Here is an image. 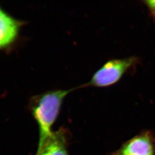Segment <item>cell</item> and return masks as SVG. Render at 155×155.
Here are the masks:
<instances>
[{"instance_id": "cell-1", "label": "cell", "mask_w": 155, "mask_h": 155, "mask_svg": "<svg viewBox=\"0 0 155 155\" xmlns=\"http://www.w3.org/2000/svg\"><path fill=\"white\" fill-rule=\"evenodd\" d=\"M75 89L55 90L32 97L29 110L38 125L40 147L53 133L52 127L59 114L65 98Z\"/></svg>"}, {"instance_id": "cell-4", "label": "cell", "mask_w": 155, "mask_h": 155, "mask_svg": "<svg viewBox=\"0 0 155 155\" xmlns=\"http://www.w3.org/2000/svg\"><path fill=\"white\" fill-rule=\"evenodd\" d=\"M155 146L150 132H144L127 141L116 152L117 155H154Z\"/></svg>"}, {"instance_id": "cell-3", "label": "cell", "mask_w": 155, "mask_h": 155, "mask_svg": "<svg viewBox=\"0 0 155 155\" xmlns=\"http://www.w3.org/2000/svg\"><path fill=\"white\" fill-rule=\"evenodd\" d=\"M25 23L12 16L0 5V51H11L16 45Z\"/></svg>"}, {"instance_id": "cell-7", "label": "cell", "mask_w": 155, "mask_h": 155, "mask_svg": "<svg viewBox=\"0 0 155 155\" xmlns=\"http://www.w3.org/2000/svg\"><path fill=\"white\" fill-rule=\"evenodd\" d=\"M114 155H116V154H114Z\"/></svg>"}, {"instance_id": "cell-6", "label": "cell", "mask_w": 155, "mask_h": 155, "mask_svg": "<svg viewBox=\"0 0 155 155\" xmlns=\"http://www.w3.org/2000/svg\"><path fill=\"white\" fill-rule=\"evenodd\" d=\"M144 3L148 7L151 15L155 18V0L144 1Z\"/></svg>"}, {"instance_id": "cell-5", "label": "cell", "mask_w": 155, "mask_h": 155, "mask_svg": "<svg viewBox=\"0 0 155 155\" xmlns=\"http://www.w3.org/2000/svg\"><path fill=\"white\" fill-rule=\"evenodd\" d=\"M68 133L64 128L53 132L45 143L38 147L35 155H68Z\"/></svg>"}, {"instance_id": "cell-2", "label": "cell", "mask_w": 155, "mask_h": 155, "mask_svg": "<svg viewBox=\"0 0 155 155\" xmlns=\"http://www.w3.org/2000/svg\"><path fill=\"white\" fill-rule=\"evenodd\" d=\"M137 61V58L134 56L108 61L94 73L89 82L82 87H106L112 86L133 68Z\"/></svg>"}]
</instances>
